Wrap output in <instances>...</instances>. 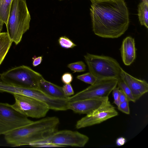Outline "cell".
<instances>
[{"label":"cell","mask_w":148,"mask_h":148,"mask_svg":"<svg viewBox=\"0 0 148 148\" xmlns=\"http://www.w3.org/2000/svg\"><path fill=\"white\" fill-rule=\"evenodd\" d=\"M90 10L93 31L99 37L117 38L128 28L129 13L125 0L92 3Z\"/></svg>","instance_id":"6da1fadb"},{"label":"cell","mask_w":148,"mask_h":148,"mask_svg":"<svg viewBox=\"0 0 148 148\" xmlns=\"http://www.w3.org/2000/svg\"><path fill=\"white\" fill-rule=\"evenodd\" d=\"M59 123L57 117L45 118L6 133L5 139L14 147L30 145L48 138L57 131Z\"/></svg>","instance_id":"7a4b0ae2"},{"label":"cell","mask_w":148,"mask_h":148,"mask_svg":"<svg viewBox=\"0 0 148 148\" xmlns=\"http://www.w3.org/2000/svg\"><path fill=\"white\" fill-rule=\"evenodd\" d=\"M31 16L25 0H13L6 26L7 33L16 45L29 28Z\"/></svg>","instance_id":"3957f363"},{"label":"cell","mask_w":148,"mask_h":148,"mask_svg":"<svg viewBox=\"0 0 148 148\" xmlns=\"http://www.w3.org/2000/svg\"><path fill=\"white\" fill-rule=\"evenodd\" d=\"M89 72L97 80L121 78L123 69L114 59L108 56H99L88 53L84 56Z\"/></svg>","instance_id":"277c9868"},{"label":"cell","mask_w":148,"mask_h":148,"mask_svg":"<svg viewBox=\"0 0 148 148\" xmlns=\"http://www.w3.org/2000/svg\"><path fill=\"white\" fill-rule=\"evenodd\" d=\"M43 77L30 67L22 65L0 74V79L7 84L19 87L38 89L39 82Z\"/></svg>","instance_id":"5b68a950"},{"label":"cell","mask_w":148,"mask_h":148,"mask_svg":"<svg viewBox=\"0 0 148 148\" xmlns=\"http://www.w3.org/2000/svg\"><path fill=\"white\" fill-rule=\"evenodd\" d=\"M12 95L15 101L14 103L11 105L12 107L27 117H44L50 109L46 104L33 98L20 94Z\"/></svg>","instance_id":"8992f818"},{"label":"cell","mask_w":148,"mask_h":148,"mask_svg":"<svg viewBox=\"0 0 148 148\" xmlns=\"http://www.w3.org/2000/svg\"><path fill=\"white\" fill-rule=\"evenodd\" d=\"M33 121L17 112L11 105L0 103V135Z\"/></svg>","instance_id":"52a82bcc"},{"label":"cell","mask_w":148,"mask_h":148,"mask_svg":"<svg viewBox=\"0 0 148 148\" xmlns=\"http://www.w3.org/2000/svg\"><path fill=\"white\" fill-rule=\"evenodd\" d=\"M87 136L77 131L64 130H58L48 138L32 143L34 146L46 143H51L63 146L83 147L88 142Z\"/></svg>","instance_id":"ba28073f"},{"label":"cell","mask_w":148,"mask_h":148,"mask_svg":"<svg viewBox=\"0 0 148 148\" xmlns=\"http://www.w3.org/2000/svg\"><path fill=\"white\" fill-rule=\"evenodd\" d=\"M114 79L97 80L93 84L66 99L68 102L97 97H108L117 85Z\"/></svg>","instance_id":"9c48e42d"},{"label":"cell","mask_w":148,"mask_h":148,"mask_svg":"<svg viewBox=\"0 0 148 148\" xmlns=\"http://www.w3.org/2000/svg\"><path fill=\"white\" fill-rule=\"evenodd\" d=\"M118 114L115 108L108 99L91 113L77 121L75 128L79 129L99 124Z\"/></svg>","instance_id":"30bf717a"},{"label":"cell","mask_w":148,"mask_h":148,"mask_svg":"<svg viewBox=\"0 0 148 148\" xmlns=\"http://www.w3.org/2000/svg\"><path fill=\"white\" fill-rule=\"evenodd\" d=\"M109 99L108 97H97L68 103V109L79 114H90Z\"/></svg>","instance_id":"8fae6325"},{"label":"cell","mask_w":148,"mask_h":148,"mask_svg":"<svg viewBox=\"0 0 148 148\" xmlns=\"http://www.w3.org/2000/svg\"><path fill=\"white\" fill-rule=\"evenodd\" d=\"M121 78L130 89L136 101L148 91V84L146 81L133 77L123 69L121 72Z\"/></svg>","instance_id":"7c38bea8"},{"label":"cell","mask_w":148,"mask_h":148,"mask_svg":"<svg viewBox=\"0 0 148 148\" xmlns=\"http://www.w3.org/2000/svg\"><path fill=\"white\" fill-rule=\"evenodd\" d=\"M136 48L134 39L130 36L123 40L121 48L122 61L126 66L131 65L136 58Z\"/></svg>","instance_id":"4fadbf2b"},{"label":"cell","mask_w":148,"mask_h":148,"mask_svg":"<svg viewBox=\"0 0 148 148\" xmlns=\"http://www.w3.org/2000/svg\"><path fill=\"white\" fill-rule=\"evenodd\" d=\"M38 89L48 96L54 98L67 99L69 97L64 94L62 87L46 80L43 77L39 82Z\"/></svg>","instance_id":"5bb4252c"},{"label":"cell","mask_w":148,"mask_h":148,"mask_svg":"<svg viewBox=\"0 0 148 148\" xmlns=\"http://www.w3.org/2000/svg\"><path fill=\"white\" fill-rule=\"evenodd\" d=\"M12 42L7 32L0 33V65L7 54Z\"/></svg>","instance_id":"9a60e30c"},{"label":"cell","mask_w":148,"mask_h":148,"mask_svg":"<svg viewBox=\"0 0 148 148\" xmlns=\"http://www.w3.org/2000/svg\"><path fill=\"white\" fill-rule=\"evenodd\" d=\"M138 16L140 24L148 28V1L143 0L138 6Z\"/></svg>","instance_id":"2e32d148"},{"label":"cell","mask_w":148,"mask_h":148,"mask_svg":"<svg viewBox=\"0 0 148 148\" xmlns=\"http://www.w3.org/2000/svg\"><path fill=\"white\" fill-rule=\"evenodd\" d=\"M13 0H0V20L7 25Z\"/></svg>","instance_id":"e0dca14e"},{"label":"cell","mask_w":148,"mask_h":148,"mask_svg":"<svg viewBox=\"0 0 148 148\" xmlns=\"http://www.w3.org/2000/svg\"><path fill=\"white\" fill-rule=\"evenodd\" d=\"M117 85L119 89L121 90L126 96L127 99L129 101L135 102V99L130 89L125 83L121 78L118 80Z\"/></svg>","instance_id":"ac0fdd59"},{"label":"cell","mask_w":148,"mask_h":148,"mask_svg":"<svg viewBox=\"0 0 148 148\" xmlns=\"http://www.w3.org/2000/svg\"><path fill=\"white\" fill-rule=\"evenodd\" d=\"M77 78L90 85L94 84L97 80L96 77L90 72L79 75L77 77Z\"/></svg>","instance_id":"d6986e66"},{"label":"cell","mask_w":148,"mask_h":148,"mask_svg":"<svg viewBox=\"0 0 148 148\" xmlns=\"http://www.w3.org/2000/svg\"><path fill=\"white\" fill-rule=\"evenodd\" d=\"M67 66L74 73L83 72L86 70V65L82 61L70 63Z\"/></svg>","instance_id":"ffe728a7"},{"label":"cell","mask_w":148,"mask_h":148,"mask_svg":"<svg viewBox=\"0 0 148 148\" xmlns=\"http://www.w3.org/2000/svg\"><path fill=\"white\" fill-rule=\"evenodd\" d=\"M58 41L61 47L64 48H72L76 46L71 40L66 36H61Z\"/></svg>","instance_id":"44dd1931"},{"label":"cell","mask_w":148,"mask_h":148,"mask_svg":"<svg viewBox=\"0 0 148 148\" xmlns=\"http://www.w3.org/2000/svg\"><path fill=\"white\" fill-rule=\"evenodd\" d=\"M129 101L126 100L120 103L118 106V109L123 112L129 114H130V110L129 106Z\"/></svg>","instance_id":"7402d4cb"},{"label":"cell","mask_w":148,"mask_h":148,"mask_svg":"<svg viewBox=\"0 0 148 148\" xmlns=\"http://www.w3.org/2000/svg\"><path fill=\"white\" fill-rule=\"evenodd\" d=\"M62 88L64 94L67 96L69 97L74 94V92L71 84H65Z\"/></svg>","instance_id":"603a6c76"},{"label":"cell","mask_w":148,"mask_h":148,"mask_svg":"<svg viewBox=\"0 0 148 148\" xmlns=\"http://www.w3.org/2000/svg\"><path fill=\"white\" fill-rule=\"evenodd\" d=\"M73 79V77L72 74L68 72L64 73L61 77L62 81L65 84H70Z\"/></svg>","instance_id":"cb8c5ba5"},{"label":"cell","mask_w":148,"mask_h":148,"mask_svg":"<svg viewBox=\"0 0 148 148\" xmlns=\"http://www.w3.org/2000/svg\"><path fill=\"white\" fill-rule=\"evenodd\" d=\"M119 87H115L112 90V95L114 99V103L118 106L120 103L119 99Z\"/></svg>","instance_id":"d4e9b609"},{"label":"cell","mask_w":148,"mask_h":148,"mask_svg":"<svg viewBox=\"0 0 148 148\" xmlns=\"http://www.w3.org/2000/svg\"><path fill=\"white\" fill-rule=\"evenodd\" d=\"M63 146L51 143H46L44 144L36 145L33 147H62Z\"/></svg>","instance_id":"484cf974"},{"label":"cell","mask_w":148,"mask_h":148,"mask_svg":"<svg viewBox=\"0 0 148 148\" xmlns=\"http://www.w3.org/2000/svg\"><path fill=\"white\" fill-rule=\"evenodd\" d=\"M42 57L40 56L38 57H34L33 58L32 64L34 66H36L41 64L42 61Z\"/></svg>","instance_id":"4316f807"},{"label":"cell","mask_w":148,"mask_h":148,"mask_svg":"<svg viewBox=\"0 0 148 148\" xmlns=\"http://www.w3.org/2000/svg\"><path fill=\"white\" fill-rule=\"evenodd\" d=\"M126 142L125 138L123 137H121L117 138L116 141V145L120 146L124 145Z\"/></svg>","instance_id":"83f0119b"},{"label":"cell","mask_w":148,"mask_h":148,"mask_svg":"<svg viewBox=\"0 0 148 148\" xmlns=\"http://www.w3.org/2000/svg\"><path fill=\"white\" fill-rule=\"evenodd\" d=\"M119 99L120 103L124 101L127 99L126 96L120 89L119 90Z\"/></svg>","instance_id":"f1b7e54d"},{"label":"cell","mask_w":148,"mask_h":148,"mask_svg":"<svg viewBox=\"0 0 148 148\" xmlns=\"http://www.w3.org/2000/svg\"><path fill=\"white\" fill-rule=\"evenodd\" d=\"M4 23L2 21L0 20V33H1L2 28L3 26Z\"/></svg>","instance_id":"f546056e"},{"label":"cell","mask_w":148,"mask_h":148,"mask_svg":"<svg viewBox=\"0 0 148 148\" xmlns=\"http://www.w3.org/2000/svg\"><path fill=\"white\" fill-rule=\"evenodd\" d=\"M90 0L91 1L92 3L100 1L110 0Z\"/></svg>","instance_id":"4dcf8cb0"},{"label":"cell","mask_w":148,"mask_h":148,"mask_svg":"<svg viewBox=\"0 0 148 148\" xmlns=\"http://www.w3.org/2000/svg\"><path fill=\"white\" fill-rule=\"evenodd\" d=\"M60 0V1H61V0Z\"/></svg>","instance_id":"1f68e13d"}]
</instances>
